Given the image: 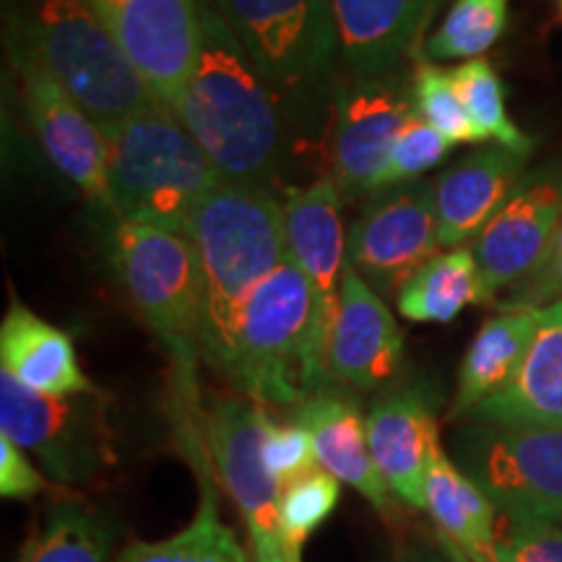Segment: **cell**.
<instances>
[{"instance_id": "obj_30", "label": "cell", "mask_w": 562, "mask_h": 562, "mask_svg": "<svg viewBox=\"0 0 562 562\" xmlns=\"http://www.w3.org/2000/svg\"><path fill=\"white\" fill-rule=\"evenodd\" d=\"M456 91H459L463 110L469 121L480 131L484 140L495 138L501 146L513 151L529 154L533 151V138L510 121L508 108H505V89L501 76L490 60H469L451 68Z\"/></svg>"}, {"instance_id": "obj_27", "label": "cell", "mask_w": 562, "mask_h": 562, "mask_svg": "<svg viewBox=\"0 0 562 562\" xmlns=\"http://www.w3.org/2000/svg\"><path fill=\"white\" fill-rule=\"evenodd\" d=\"M469 305H482L480 266L472 248L442 250L396 294V307L412 323H453Z\"/></svg>"}, {"instance_id": "obj_15", "label": "cell", "mask_w": 562, "mask_h": 562, "mask_svg": "<svg viewBox=\"0 0 562 562\" xmlns=\"http://www.w3.org/2000/svg\"><path fill=\"white\" fill-rule=\"evenodd\" d=\"M269 412L248 396H220L203 414V440L222 490L240 510L248 544L279 539L281 484L266 469L263 432Z\"/></svg>"}, {"instance_id": "obj_38", "label": "cell", "mask_w": 562, "mask_h": 562, "mask_svg": "<svg viewBox=\"0 0 562 562\" xmlns=\"http://www.w3.org/2000/svg\"><path fill=\"white\" fill-rule=\"evenodd\" d=\"M252 562H302V550L284 539H271V542L248 544Z\"/></svg>"}, {"instance_id": "obj_5", "label": "cell", "mask_w": 562, "mask_h": 562, "mask_svg": "<svg viewBox=\"0 0 562 562\" xmlns=\"http://www.w3.org/2000/svg\"><path fill=\"white\" fill-rule=\"evenodd\" d=\"M284 108L292 131L318 128L341 76L331 0H209Z\"/></svg>"}, {"instance_id": "obj_11", "label": "cell", "mask_w": 562, "mask_h": 562, "mask_svg": "<svg viewBox=\"0 0 562 562\" xmlns=\"http://www.w3.org/2000/svg\"><path fill=\"white\" fill-rule=\"evenodd\" d=\"M412 112V70L339 76L331 104V180L341 203L389 188L393 144Z\"/></svg>"}, {"instance_id": "obj_29", "label": "cell", "mask_w": 562, "mask_h": 562, "mask_svg": "<svg viewBox=\"0 0 562 562\" xmlns=\"http://www.w3.org/2000/svg\"><path fill=\"white\" fill-rule=\"evenodd\" d=\"M510 0H451L422 58L432 63L480 60L508 30Z\"/></svg>"}, {"instance_id": "obj_2", "label": "cell", "mask_w": 562, "mask_h": 562, "mask_svg": "<svg viewBox=\"0 0 562 562\" xmlns=\"http://www.w3.org/2000/svg\"><path fill=\"white\" fill-rule=\"evenodd\" d=\"M201 269V357L222 372L243 302L286 261L284 206L277 191L222 182L186 227Z\"/></svg>"}, {"instance_id": "obj_16", "label": "cell", "mask_w": 562, "mask_h": 562, "mask_svg": "<svg viewBox=\"0 0 562 562\" xmlns=\"http://www.w3.org/2000/svg\"><path fill=\"white\" fill-rule=\"evenodd\" d=\"M9 60L19 76L21 97L47 159L91 203L110 211L108 140L100 125L50 74L32 60Z\"/></svg>"}, {"instance_id": "obj_32", "label": "cell", "mask_w": 562, "mask_h": 562, "mask_svg": "<svg viewBox=\"0 0 562 562\" xmlns=\"http://www.w3.org/2000/svg\"><path fill=\"white\" fill-rule=\"evenodd\" d=\"M341 482L315 467L313 472L302 474L281 490L279 501V533L284 542L305 547L311 533L328 521L336 505H339Z\"/></svg>"}, {"instance_id": "obj_4", "label": "cell", "mask_w": 562, "mask_h": 562, "mask_svg": "<svg viewBox=\"0 0 562 562\" xmlns=\"http://www.w3.org/2000/svg\"><path fill=\"white\" fill-rule=\"evenodd\" d=\"M102 133L115 222L186 235L195 209L224 178L178 115L154 104Z\"/></svg>"}, {"instance_id": "obj_39", "label": "cell", "mask_w": 562, "mask_h": 562, "mask_svg": "<svg viewBox=\"0 0 562 562\" xmlns=\"http://www.w3.org/2000/svg\"><path fill=\"white\" fill-rule=\"evenodd\" d=\"M393 562H456L448 552H440L438 547L417 542V544H404L402 550L396 552V560Z\"/></svg>"}, {"instance_id": "obj_17", "label": "cell", "mask_w": 562, "mask_h": 562, "mask_svg": "<svg viewBox=\"0 0 562 562\" xmlns=\"http://www.w3.org/2000/svg\"><path fill=\"white\" fill-rule=\"evenodd\" d=\"M406 344L385 300L347 263L331 341L334 385L383 391L404 375Z\"/></svg>"}, {"instance_id": "obj_19", "label": "cell", "mask_w": 562, "mask_h": 562, "mask_svg": "<svg viewBox=\"0 0 562 562\" xmlns=\"http://www.w3.org/2000/svg\"><path fill=\"white\" fill-rule=\"evenodd\" d=\"M368 440L393 501L425 508L427 472L442 446L430 393L422 385H404L372 404Z\"/></svg>"}, {"instance_id": "obj_36", "label": "cell", "mask_w": 562, "mask_h": 562, "mask_svg": "<svg viewBox=\"0 0 562 562\" xmlns=\"http://www.w3.org/2000/svg\"><path fill=\"white\" fill-rule=\"evenodd\" d=\"M495 562H562V524L508 521Z\"/></svg>"}, {"instance_id": "obj_18", "label": "cell", "mask_w": 562, "mask_h": 562, "mask_svg": "<svg viewBox=\"0 0 562 562\" xmlns=\"http://www.w3.org/2000/svg\"><path fill=\"white\" fill-rule=\"evenodd\" d=\"M448 0H331L341 74L381 76L422 55Z\"/></svg>"}, {"instance_id": "obj_28", "label": "cell", "mask_w": 562, "mask_h": 562, "mask_svg": "<svg viewBox=\"0 0 562 562\" xmlns=\"http://www.w3.org/2000/svg\"><path fill=\"white\" fill-rule=\"evenodd\" d=\"M16 562H115L104 518L79 501H55L21 547Z\"/></svg>"}, {"instance_id": "obj_33", "label": "cell", "mask_w": 562, "mask_h": 562, "mask_svg": "<svg viewBox=\"0 0 562 562\" xmlns=\"http://www.w3.org/2000/svg\"><path fill=\"white\" fill-rule=\"evenodd\" d=\"M453 146L440 136L432 125H427L417 112H412L409 121L398 131L396 144L391 151L389 167V188L402 186V182L422 180L427 172L446 161Z\"/></svg>"}, {"instance_id": "obj_24", "label": "cell", "mask_w": 562, "mask_h": 562, "mask_svg": "<svg viewBox=\"0 0 562 562\" xmlns=\"http://www.w3.org/2000/svg\"><path fill=\"white\" fill-rule=\"evenodd\" d=\"M422 510H427L456 562H495L497 510L442 446L427 472Z\"/></svg>"}, {"instance_id": "obj_31", "label": "cell", "mask_w": 562, "mask_h": 562, "mask_svg": "<svg viewBox=\"0 0 562 562\" xmlns=\"http://www.w3.org/2000/svg\"><path fill=\"white\" fill-rule=\"evenodd\" d=\"M412 104L422 121L432 125L451 146L484 144L480 131L463 110L451 70L440 68L438 63L422 55L412 60Z\"/></svg>"}, {"instance_id": "obj_25", "label": "cell", "mask_w": 562, "mask_h": 562, "mask_svg": "<svg viewBox=\"0 0 562 562\" xmlns=\"http://www.w3.org/2000/svg\"><path fill=\"white\" fill-rule=\"evenodd\" d=\"M537 326L539 311H497L482 323L461 360L448 417L461 422L516 378L537 336Z\"/></svg>"}, {"instance_id": "obj_9", "label": "cell", "mask_w": 562, "mask_h": 562, "mask_svg": "<svg viewBox=\"0 0 562 562\" xmlns=\"http://www.w3.org/2000/svg\"><path fill=\"white\" fill-rule=\"evenodd\" d=\"M0 435L32 453L58 487H81L117 463L102 391L42 396L0 370Z\"/></svg>"}, {"instance_id": "obj_21", "label": "cell", "mask_w": 562, "mask_h": 562, "mask_svg": "<svg viewBox=\"0 0 562 562\" xmlns=\"http://www.w3.org/2000/svg\"><path fill=\"white\" fill-rule=\"evenodd\" d=\"M292 419L311 432L315 461L323 472L360 492L378 513H391L393 495L372 459L368 417H362L360 406L334 389L300 402Z\"/></svg>"}, {"instance_id": "obj_12", "label": "cell", "mask_w": 562, "mask_h": 562, "mask_svg": "<svg viewBox=\"0 0 562 562\" xmlns=\"http://www.w3.org/2000/svg\"><path fill=\"white\" fill-rule=\"evenodd\" d=\"M440 250L435 188L425 178L372 193L347 232V263L381 297H396Z\"/></svg>"}, {"instance_id": "obj_8", "label": "cell", "mask_w": 562, "mask_h": 562, "mask_svg": "<svg viewBox=\"0 0 562 562\" xmlns=\"http://www.w3.org/2000/svg\"><path fill=\"white\" fill-rule=\"evenodd\" d=\"M448 456L505 521L562 524V430L461 419Z\"/></svg>"}, {"instance_id": "obj_20", "label": "cell", "mask_w": 562, "mask_h": 562, "mask_svg": "<svg viewBox=\"0 0 562 562\" xmlns=\"http://www.w3.org/2000/svg\"><path fill=\"white\" fill-rule=\"evenodd\" d=\"M526 172L529 154L501 144L482 146L440 172L432 180L440 248L453 250L474 243Z\"/></svg>"}, {"instance_id": "obj_22", "label": "cell", "mask_w": 562, "mask_h": 562, "mask_svg": "<svg viewBox=\"0 0 562 562\" xmlns=\"http://www.w3.org/2000/svg\"><path fill=\"white\" fill-rule=\"evenodd\" d=\"M463 419L562 430V302L539 311V326L516 378Z\"/></svg>"}, {"instance_id": "obj_7", "label": "cell", "mask_w": 562, "mask_h": 562, "mask_svg": "<svg viewBox=\"0 0 562 562\" xmlns=\"http://www.w3.org/2000/svg\"><path fill=\"white\" fill-rule=\"evenodd\" d=\"M311 318V281L286 258L243 302L220 375L261 406L294 409L305 402L302 347Z\"/></svg>"}, {"instance_id": "obj_37", "label": "cell", "mask_w": 562, "mask_h": 562, "mask_svg": "<svg viewBox=\"0 0 562 562\" xmlns=\"http://www.w3.org/2000/svg\"><path fill=\"white\" fill-rule=\"evenodd\" d=\"M50 482L34 467L24 448L0 435V495L5 501H34Z\"/></svg>"}, {"instance_id": "obj_13", "label": "cell", "mask_w": 562, "mask_h": 562, "mask_svg": "<svg viewBox=\"0 0 562 562\" xmlns=\"http://www.w3.org/2000/svg\"><path fill=\"white\" fill-rule=\"evenodd\" d=\"M159 104L175 112L201 55V0H89Z\"/></svg>"}, {"instance_id": "obj_23", "label": "cell", "mask_w": 562, "mask_h": 562, "mask_svg": "<svg viewBox=\"0 0 562 562\" xmlns=\"http://www.w3.org/2000/svg\"><path fill=\"white\" fill-rule=\"evenodd\" d=\"M0 370L42 396L100 393L81 370L74 339L21 302H13L0 323Z\"/></svg>"}, {"instance_id": "obj_35", "label": "cell", "mask_w": 562, "mask_h": 562, "mask_svg": "<svg viewBox=\"0 0 562 562\" xmlns=\"http://www.w3.org/2000/svg\"><path fill=\"white\" fill-rule=\"evenodd\" d=\"M554 302H562V220L537 269L495 305L497 311H542Z\"/></svg>"}, {"instance_id": "obj_26", "label": "cell", "mask_w": 562, "mask_h": 562, "mask_svg": "<svg viewBox=\"0 0 562 562\" xmlns=\"http://www.w3.org/2000/svg\"><path fill=\"white\" fill-rule=\"evenodd\" d=\"M186 453L193 461L201 487V503L191 524L167 539L128 544L117 552L115 562H252L250 550H245L237 533L220 518L206 442L186 448Z\"/></svg>"}, {"instance_id": "obj_1", "label": "cell", "mask_w": 562, "mask_h": 562, "mask_svg": "<svg viewBox=\"0 0 562 562\" xmlns=\"http://www.w3.org/2000/svg\"><path fill=\"white\" fill-rule=\"evenodd\" d=\"M203 40L175 115L224 182L273 191L290 167L292 125L222 13L201 0Z\"/></svg>"}, {"instance_id": "obj_10", "label": "cell", "mask_w": 562, "mask_h": 562, "mask_svg": "<svg viewBox=\"0 0 562 562\" xmlns=\"http://www.w3.org/2000/svg\"><path fill=\"white\" fill-rule=\"evenodd\" d=\"M339 209L341 195L331 178L284 191L286 258L305 273L313 290V318L302 347L305 398L336 389L331 378V341L347 271V235Z\"/></svg>"}, {"instance_id": "obj_3", "label": "cell", "mask_w": 562, "mask_h": 562, "mask_svg": "<svg viewBox=\"0 0 562 562\" xmlns=\"http://www.w3.org/2000/svg\"><path fill=\"white\" fill-rule=\"evenodd\" d=\"M3 40L9 58L50 74L102 131L159 104L89 0H3Z\"/></svg>"}, {"instance_id": "obj_14", "label": "cell", "mask_w": 562, "mask_h": 562, "mask_svg": "<svg viewBox=\"0 0 562 562\" xmlns=\"http://www.w3.org/2000/svg\"><path fill=\"white\" fill-rule=\"evenodd\" d=\"M562 220V157L524 175L510 199L469 245L480 266L482 305L501 300L542 261Z\"/></svg>"}, {"instance_id": "obj_6", "label": "cell", "mask_w": 562, "mask_h": 562, "mask_svg": "<svg viewBox=\"0 0 562 562\" xmlns=\"http://www.w3.org/2000/svg\"><path fill=\"white\" fill-rule=\"evenodd\" d=\"M112 261L136 313L170 355L178 414H195L203 290L193 243L182 232L115 222Z\"/></svg>"}, {"instance_id": "obj_34", "label": "cell", "mask_w": 562, "mask_h": 562, "mask_svg": "<svg viewBox=\"0 0 562 562\" xmlns=\"http://www.w3.org/2000/svg\"><path fill=\"white\" fill-rule=\"evenodd\" d=\"M263 459L269 474L281 487L300 480L302 474L318 467L313 451V438L300 422H277L269 414L263 432Z\"/></svg>"}, {"instance_id": "obj_40", "label": "cell", "mask_w": 562, "mask_h": 562, "mask_svg": "<svg viewBox=\"0 0 562 562\" xmlns=\"http://www.w3.org/2000/svg\"><path fill=\"white\" fill-rule=\"evenodd\" d=\"M558 3H560V11H562V0H558Z\"/></svg>"}]
</instances>
